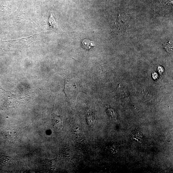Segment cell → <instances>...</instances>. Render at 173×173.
I'll return each mask as SVG.
<instances>
[{"mask_svg":"<svg viewBox=\"0 0 173 173\" xmlns=\"http://www.w3.org/2000/svg\"><path fill=\"white\" fill-rule=\"evenodd\" d=\"M108 112L109 115L111 116L113 118H116V113L114 110L111 108L108 109Z\"/></svg>","mask_w":173,"mask_h":173,"instance_id":"obj_8","label":"cell"},{"mask_svg":"<svg viewBox=\"0 0 173 173\" xmlns=\"http://www.w3.org/2000/svg\"><path fill=\"white\" fill-rule=\"evenodd\" d=\"M164 47L167 49V51H169V52H171L172 50V44L171 45L167 43V45H164Z\"/></svg>","mask_w":173,"mask_h":173,"instance_id":"obj_9","label":"cell"},{"mask_svg":"<svg viewBox=\"0 0 173 173\" xmlns=\"http://www.w3.org/2000/svg\"><path fill=\"white\" fill-rule=\"evenodd\" d=\"M49 22L50 27L51 30H52L55 32H64L63 31L61 30L59 25L58 22L56 18L52 14H50Z\"/></svg>","mask_w":173,"mask_h":173,"instance_id":"obj_2","label":"cell"},{"mask_svg":"<svg viewBox=\"0 0 173 173\" xmlns=\"http://www.w3.org/2000/svg\"><path fill=\"white\" fill-rule=\"evenodd\" d=\"M57 163V158L52 160L45 158L43 161L42 166L45 171L49 172H53L56 169Z\"/></svg>","mask_w":173,"mask_h":173,"instance_id":"obj_1","label":"cell"},{"mask_svg":"<svg viewBox=\"0 0 173 173\" xmlns=\"http://www.w3.org/2000/svg\"><path fill=\"white\" fill-rule=\"evenodd\" d=\"M62 153H63V156L66 158H70L72 155L71 151L67 149H64Z\"/></svg>","mask_w":173,"mask_h":173,"instance_id":"obj_7","label":"cell"},{"mask_svg":"<svg viewBox=\"0 0 173 173\" xmlns=\"http://www.w3.org/2000/svg\"><path fill=\"white\" fill-rule=\"evenodd\" d=\"M52 126L55 130L59 131L62 126V120L61 118L56 116L53 118L52 121Z\"/></svg>","mask_w":173,"mask_h":173,"instance_id":"obj_3","label":"cell"},{"mask_svg":"<svg viewBox=\"0 0 173 173\" xmlns=\"http://www.w3.org/2000/svg\"><path fill=\"white\" fill-rule=\"evenodd\" d=\"M82 46L84 49L89 50L93 49L95 46V45L90 41L88 39H84L81 42Z\"/></svg>","mask_w":173,"mask_h":173,"instance_id":"obj_5","label":"cell"},{"mask_svg":"<svg viewBox=\"0 0 173 173\" xmlns=\"http://www.w3.org/2000/svg\"><path fill=\"white\" fill-rule=\"evenodd\" d=\"M87 122L89 126L91 127L95 126V116L93 113H89L86 116Z\"/></svg>","mask_w":173,"mask_h":173,"instance_id":"obj_6","label":"cell"},{"mask_svg":"<svg viewBox=\"0 0 173 173\" xmlns=\"http://www.w3.org/2000/svg\"><path fill=\"white\" fill-rule=\"evenodd\" d=\"M11 163V158L7 156H3L0 157V165L2 167H8Z\"/></svg>","mask_w":173,"mask_h":173,"instance_id":"obj_4","label":"cell"}]
</instances>
